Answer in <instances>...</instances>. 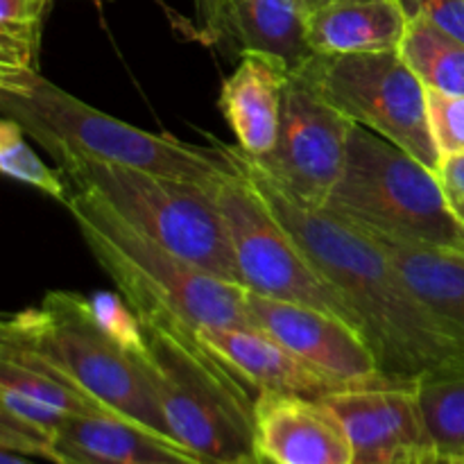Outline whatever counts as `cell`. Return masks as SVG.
Segmentation results:
<instances>
[{"label":"cell","instance_id":"cell-1","mask_svg":"<svg viewBox=\"0 0 464 464\" xmlns=\"http://www.w3.org/2000/svg\"><path fill=\"white\" fill-rule=\"evenodd\" d=\"M225 145V143H222ZM276 220L299 240L356 313L381 372L397 383L462 374L464 343L412 290L392 258L361 227L295 199L258 170L238 145H225Z\"/></svg>","mask_w":464,"mask_h":464},{"label":"cell","instance_id":"cell-2","mask_svg":"<svg viewBox=\"0 0 464 464\" xmlns=\"http://www.w3.org/2000/svg\"><path fill=\"white\" fill-rule=\"evenodd\" d=\"M0 116L16 122L54 163L71 157L116 163L207 188L236 170L222 143L204 148L118 121L45 80L36 68L0 75Z\"/></svg>","mask_w":464,"mask_h":464},{"label":"cell","instance_id":"cell-3","mask_svg":"<svg viewBox=\"0 0 464 464\" xmlns=\"http://www.w3.org/2000/svg\"><path fill=\"white\" fill-rule=\"evenodd\" d=\"M139 317L145 349L134 361L177 442L208 464H270L256 447L258 394L202 343L198 329L170 317Z\"/></svg>","mask_w":464,"mask_h":464},{"label":"cell","instance_id":"cell-4","mask_svg":"<svg viewBox=\"0 0 464 464\" xmlns=\"http://www.w3.org/2000/svg\"><path fill=\"white\" fill-rule=\"evenodd\" d=\"M68 190L66 208L86 249L139 315L170 317L193 329L249 326L245 285L163 247L89 190Z\"/></svg>","mask_w":464,"mask_h":464},{"label":"cell","instance_id":"cell-5","mask_svg":"<svg viewBox=\"0 0 464 464\" xmlns=\"http://www.w3.org/2000/svg\"><path fill=\"white\" fill-rule=\"evenodd\" d=\"M0 340L41 356L121 420L177 442L152 385L134 358L100 329L84 295L50 290L39 306L5 317Z\"/></svg>","mask_w":464,"mask_h":464},{"label":"cell","instance_id":"cell-6","mask_svg":"<svg viewBox=\"0 0 464 464\" xmlns=\"http://www.w3.org/2000/svg\"><path fill=\"white\" fill-rule=\"evenodd\" d=\"M322 208L406 243L464 254V220L438 172L362 125H353L344 172Z\"/></svg>","mask_w":464,"mask_h":464},{"label":"cell","instance_id":"cell-7","mask_svg":"<svg viewBox=\"0 0 464 464\" xmlns=\"http://www.w3.org/2000/svg\"><path fill=\"white\" fill-rule=\"evenodd\" d=\"M57 168L71 188L93 193L163 247L220 279L240 284L225 218L211 188L139 168L75 157L62 159Z\"/></svg>","mask_w":464,"mask_h":464},{"label":"cell","instance_id":"cell-8","mask_svg":"<svg viewBox=\"0 0 464 464\" xmlns=\"http://www.w3.org/2000/svg\"><path fill=\"white\" fill-rule=\"evenodd\" d=\"M297 72L356 125L438 172L442 154L430 131L429 89L399 50L313 54Z\"/></svg>","mask_w":464,"mask_h":464},{"label":"cell","instance_id":"cell-9","mask_svg":"<svg viewBox=\"0 0 464 464\" xmlns=\"http://www.w3.org/2000/svg\"><path fill=\"white\" fill-rule=\"evenodd\" d=\"M211 190L225 218L245 288L281 302L320 308L362 334L352 306L322 275L299 240L276 220L238 166L229 175H222Z\"/></svg>","mask_w":464,"mask_h":464},{"label":"cell","instance_id":"cell-10","mask_svg":"<svg viewBox=\"0 0 464 464\" xmlns=\"http://www.w3.org/2000/svg\"><path fill=\"white\" fill-rule=\"evenodd\" d=\"M353 125L306 77L290 72L275 148L263 157L238 150L295 199L326 207L344 172Z\"/></svg>","mask_w":464,"mask_h":464},{"label":"cell","instance_id":"cell-11","mask_svg":"<svg viewBox=\"0 0 464 464\" xmlns=\"http://www.w3.org/2000/svg\"><path fill=\"white\" fill-rule=\"evenodd\" d=\"M249 326L266 331L284 347L326 374L358 388L397 385L381 372L374 349L356 326L320 308L281 302L245 288ZM411 385V383H408Z\"/></svg>","mask_w":464,"mask_h":464},{"label":"cell","instance_id":"cell-12","mask_svg":"<svg viewBox=\"0 0 464 464\" xmlns=\"http://www.w3.org/2000/svg\"><path fill=\"white\" fill-rule=\"evenodd\" d=\"M352 438L353 464H442L417 385L358 388L324 399Z\"/></svg>","mask_w":464,"mask_h":464},{"label":"cell","instance_id":"cell-13","mask_svg":"<svg viewBox=\"0 0 464 464\" xmlns=\"http://www.w3.org/2000/svg\"><path fill=\"white\" fill-rule=\"evenodd\" d=\"M256 447L270 464H353L349 430L324 399L261 392Z\"/></svg>","mask_w":464,"mask_h":464},{"label":"cell","instance_id":"cell-14","mask_svg":"<svg viewBox=\"0 0 464 464\" xmlns=\"http://www.w3.org/2000/svg\"><path fill=\"white\" fill-rule=\"evenodd\" d=\"M198 335L256 394L329 399L358 385L326 374L256 326H202Z\"/></svg>","mask_w":464,"mask_h":464},{"label":"cell","instance_id":"cell-15","mask_svg":"<svg viewBox=\"0 0 464 464\" xmlns=\"http://www.w3.org/2000/svg\"><path fill=\"white\" fill-rule=\"evenodd\" d=\"M288 80L290 71L275 57L240 53L236 68L222 82L218 107L238 148L249 157H263L275 148Z\"/></svg>","mask_w":464,"mask_h":464},{"label":"cell","instance_id":"cell-16","mask_svg":"<svg viewBox=\"0 0 464 464\" xmlns=\"http://www.w3.org/2000/svg\"><path fill=\"white\" fill-rule=\"evenodd\" d=\"M199 460L181 444L163 440L113 415H72L54 438V464H152L161 460Z\"/></svg>","mask_w":464,"mask_h":464},{"label":"cell","instance_id":"cell-17","mask_svg":"<svg viewBox=\"0 0 464 464\" xmlns=\"http://www.w3.org/2000/svg\"><path fill=\"white\" fill-rule=\"evenodd\" d=\"M408 16L399 0H326L308 14L313 54H358L397 50Z\"/></svg>","mask_w":464,"mask_h":464},{"label":"cell","instance_id":"cell-18","mask_svg":"<svg viewBox=\"0 0 464 464\" xmlns=\"http://www.w3.org/2000/svg\"><path fill=\"white\" fill-rule=\"evenodd\" d=\"M236 53H261L297 72L313 57L306 0H227Z\"/></svg>","mask_w":464,"mask_h":464},{"label":"cell","instance_id":"cell-19","mask_svg":"<svg viewBox=\"0 0 464 464\" xmlns=\"http://www.w3.org/2000/svg\"><path fill=\"white\" fill-rule=\"evenodd\" d=\"M361 229L388 252L426 306L442 317L464 343V254L412 245L367 227Z\"/></svg>","mask_w":464,"mask_h":464},{"label":"cell","instance_id":"cell-20","mask_svg":"<svg viewBox=\"0 0 464 464\" xmlns=\"http://www.w3.org/2000/svg\"><path fill=\"white\" fill-rule=\"evenodd\" d=\"M399 54L429 91L464 95V44L426 18H408Z\"/></svg>","mask_w":464,"mask_h":464},{"label":"cell","instance_id":"cell-21","mask_svg":"<svg viewBox=\"0 0 464 464\" xmlns=\"http://www.w3.org/2000/svg\"><path fill=\"white\" fill-rule=\"evenodd\" d=\"M421 412L440 460L464 456V372L417 383Z\"/></svg>","mask_w":464,"mask_h":464},{"label":"cell","instance_id":"cell-22","mask_svg":"<svg viewBox=\"0 0 464 464\" xmlns=\"http://www.w3.org/2000/svg\"><path fill=\"white\" fill-rule=\"evenodd\" d=\"M53 0H0V72L34 68L41 23Z\"/></svg>","mask_w":464,"mask_h":464},{"label":"cell","instance_id":"cell-23","mask_svg":"<svg viewBox=\"0 0 464 464\" xmlns=\"http://www.w3.org/2000/svg\"><path fill=\"white\" fill-rule=\"evenodd\" d=\"M0 170L9 179L32 186L66 207L71 190H68L59 168L53 170L50 166H45L39 154L27 143L25 131L9 118H0Z\"/></svg>","mask_w":464,"mask_h":464},{"label":"cell","instance_id":"cell-24","mask_svg":"<svg viewBox=\"0 0 464 464\" xmlns=\"http://www.w3.org/2000/svg\"><path fill=\"white\" fill-rule=\"evenodd\" d=\"M91 313L100 329L118 344L125 349L131 358L139 356L145 349V331L139 313L127 304L121 293H107L98 290L89 297Z\"/></svg>","mask_w":464,"mask_h":464},{"label":"cell","instance_id":"cell-25","mask_svg":"<svg viewBox=\"0 0 464 464\" xmlns=\"http://www.w3.org/2000/svg\"><path fill=\"white\" fill-rule=\"evenodd\" d=\"M429 118L442 157L464 152V95L429 91Z\"/></svg>","mask_w":464,"mask_h":464},{"label":"cell","instance_id":"cell-26","mask_svg":"<svg viewBox=\"0 0 464 464\" xmlns=\"http://www.w3.org/2000/svg\"><path fill=\"white\" fill-rule=\"evenodd\" d=\"M408 18H426L464 44V0H399Z\"/></svg>","mask_w":464,"mask_h":464},{"label":"cell","instance_id":"cell-27","mask_svg":"<svg viewBox=\"0 0 464 464\" xmlns=\"http://www.w3.org/2000/svg\"><path fill=\"white\" fill-rule=\"evenodd\" d=\"M0 411H7L12 412V415H16L18 420L27 421V424L39 426L41 430L54 435V438H57L63 421H66L68 417H72V415H66V412L57 411V408H50L45 406V403H39L34 401V399L23 397V394L12 392V390H3V388H0Z\"/></svg>","mask_w":464,"mask_h":464},{"label":"cell","instance_id":"cell-28","mask_svg":"<svg viewBox=\"0 0 464 464\" xmlns=\"http://www.w3.org/2000/svg\"><path fill=\"white\" fill-rule=\"evenodd\" d=\"M193 7L199 41L213 48H234L227 0H193Z\"/></svg>","mask_w":464,"mask_h":464},{"label":"cell","instance_id":"cell-29","mask_svg":"<svg viewBox=\"0 0 464 464\" xmlns=\"http://www.w3.org/2000/svg\"><path fill=\"white\" fill-rule=\"evenodd\" d=\"M438 179L458 216L464 211V152L447 154L438 168Z\"/></svg>","mask_w":464,"mask_h":464},{"label":"cell","instance_id":"cell-30","mask_svg":"<svg viewBox=\"0 0 464 464\" xmlns=\"http://www.w3.org/2000/svg\"><path fill=\"white\" fill-rule=\"evenodd\" d=\"M0 464H34V462L27 460L25 456H18V453L3 451V453H0Z\"/></svg>","mask_w":464,"mask_h":464},{"label":"cell","instance_id":"cell-31","mask_svg":"<svg viewBox=\"0 0 464 464\" xmlns=\"http://www.w3.org/2000/svg\"><path fill=\"white\" fill-rule=\"evenodd\" d=\"M152 464H208L204 460H186V458H175V460H161V462H152Z\"/></svg>","mask_w":464,"mask_h":464},{"label":"cell","instance_id":"cell-32","mask_svg":"<svg viewBox=\"0 0 464 464\" xmlns=\"http://www.w3.org/2000/svg\"><path fill=\"white\" fill-rule=\"evenodd\" d=\"M306 3H308V9H311V12H313V9H315V7H320V5H324L326 0H306Z\"/></svg>","mask_w":464,"mask_h":464},{"label":"cell","instance_id":"cell-33","mask_svg":"<svg viewBox=\"0 0 464 464\" xmlns=\"http://www.w3.org/2000/svg\"><path fill=\"white\" fill-rule=\"evenodd\" d=\"M442 464H464V456L462 458H453V460H447V462H442Z\"/></svg>","mask_w":464,"mask_h":464},{"label":"cell","instance_id":"cell-34","mask_svg":"<svg viewBox=\"0 0 464 464\" xmlns=\"http://www.w3.org/2000/svg\"><path fill=\"white\" fill-rule=\"evenodd\" d=\"M460 218H462V220H464V211H462V213H460Z\"/></svg>","mask_w":464,"mask_h":464}]
</instances>
